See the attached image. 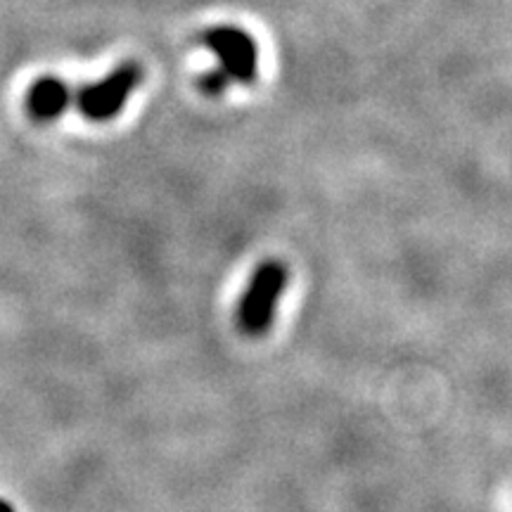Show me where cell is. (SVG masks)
Here are the masks:
<instances>
[{"instance_id": "cell-1", "label": "cell", "mask_w": 512, "mask_h": 512, "mask_svg": "<svg viewBox=\"0 0 512 512\" xmlns=\"http://www.w3.org/2000/svg\"><path fill=\"white\" fill-rule=\"evenodd\" d=\"M290 271L283 261H264L249 280L245 294L240 299L238 325L247 337H264L273 328L278 302L287 290Z\"/></svg>"}, {"instance_id": "cell-2", "label": "cell", "mask_w": 512, "mask_h": 512, "mask_svg": "<svg viewBox=\"0 0 512 512\" xmlns=\"http://www.w3.org/2000/svg\"><path fill=\"white\" fill-rule=\"evenodd\" d=\"M140 81H143V67L138 62L119 64L102 81L83 86L76 93V107L88 121H110L119 117Z\"/></svg>"}, {"instance_id": "cell-3", "label": "cell", "mask_w": 512, "mask_h": 512, "mask_svg": "<svg viewBox=\"0 0 512 512\" xmlns=\"http://www.w3.org/2000/svg\"><path fill=\"white\" fill-rule=\"evenodd\" d=\"M204 46L219 55L221 72L230 81L252 86L259 74V50L254 38L238 27H214L204 34Z\"/></svg>"}, {"instance_id": "cell-4", "label": "cell", "mask_w": 512, "mask_h": 512, "mask_svg": "<svg viewBox=\"0 0 512 512\" xmlns=\"http://www.w3.org/2000/svg\"><path fill=\"white\" fill-rule=\"evenodd\" d=\"M69 100H72V93H69L67 83L57 76H41L31 83L27 93V112L34 121L48 124V121L62 117L69 107Z\"/></svg>"}, {"instance_id": "cell-5", "label": "cell", "mask_w": 512, "mask_h": 512, "mask_svg": "<svg viewBox=\"0 0 512 512\" xmlns=\"http://www.w3.org/2000/svg\"><path fill=\"white\" fill-rule=\"evenodd\" d=\"M228 83H230V79L223 72H216V74H211V76L207 74V76H204V91L216 95V93H221L223 88L228 86Z\"/></svg>"}, {"instance_id": "cell-6", "label": "cell", "mask_w": 512, "mask_h": 512, "mask_svg": "<svg viewBox=\"0 0 512 512\" xmlns=\"http://www.w3.org/2000/svg\"><path fill=\"white\" fill-rule=\"evenodd\" d=\"M0 512H15V508H12V505H10V503L0 501Z\"/></svg>"}]
</instances>
